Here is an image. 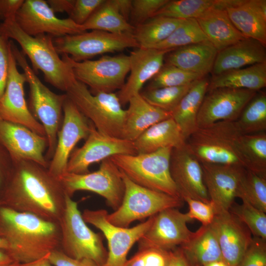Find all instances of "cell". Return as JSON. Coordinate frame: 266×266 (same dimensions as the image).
<instances>
[{
  "label": "cell",
  "instance_id": "obj_34",
  "mask_svg": "<svg viewBox=\"0 0 266 266\" xmlns=\"http://www.w3.org/2000/svg\"><path fill=\"white\" fill-rule=\"evenodd\" d=\"M238 147L244 168L266 178V133L241 134Z\"/></svg>",
  "mask_w": 266,
  "mask_h": 266
},
{
  "label": "cell",
  "instance_id": "obj_52",
  "mask_svg": "<svg viewBox=\"0 0 266 266\" xmlns=\"http://www.w3.org/2000/svg\"><path fill=\"white\" fill-rule=\"evenodd\" d=\"M24 0H0V20L3 21L15 18Z\"/></svg>",
  "mask_w": 266,
  "mask_h": 266
},
{
  "label": "cell",
  "instance_id": "obj_58",
  "mask_svg": "<svg viewBox=\"0 0 266 266\" xmlns=\"http://www.w3.org/2000/svg\"><path fill=\"white\" fill-rule=\"evenodd\" d=\"M202 266H229L223 260L207 263Z\"/></svg>",
  "mask_w": 266,
  "mask_h": 266
},
{
  "label": "cell",
  "instance_id": "obj_5",
  "mask_svg": "<svg viewBox=\"0 0 266 266\" xmlns=\"http://www.w3.org/2000/svg\"><path fill=\"white\" fill-rule=\"evenodd\" d=\"M241 134L235 121H221L198 128L186 140L185 147L200 163L235 165L244 168L238 147Z\"/></svg>",
  "mask_w": 266,
  "mask_h": 266
},
{
  "label": "cell",
  "instance_id": "obj_36",
  "mask_svg": "<svg viewBox=\"0 0 266 266\" xmlns=\"http://www.w3.org/2000/svg\"><path fill=\"white\" fill-rule=\"evenodd\" d=\"M183 20L154 17L135 27L133 35L139 47L153 48L166 39Z\"/></svg>",
  "mask_w": 266,
  "mask_h": 266
},
{
  "label": "cell",
  "instance_id": "obj_40",
  "mask_svg": "<svg viewBox=\"0 0 266 266\" xmlns=\"http://www.w3.org/2000/svg\"><path fill=\"white\" fill-rule=\"evenodd\" d=\"M237 198L266 212V178L245 169Z\"/></svg>",
  "mask_w": 266,
  "mask_h": 266
},
{
  "label": "cell",
  "instance_id": "obj_38",
  "mask_svg": "<svg viewBox=\"0 0 266 266\" xmlns=\"http://www.w3.org/2000/svg\"><path fill=\"white\" fill-rule=\"evenodd\" d=\"M217 0H172L169 1L154 15L186 20L196 19L204 12L216 8Z\"/></svg>",
  "mask_w": 266,
  "mask_h": 266
},
{
  "label": "cell",
  "instance_id": "obj_2",
  "mask_svg": "<svg viewBox=\"0 0 266 266\" xmlns=\"http://www.w3.org/2000/svg\"><path fill=\"white\" fill-rule=\"evenodd\" d=\"M0 237L19 264L30 263L60 248L59 224L0 205Z\"/></svg>",
  "mask_w": 266,
  "mask_h": 266
},
{
  "label": "cell",
  "instance_id": "obj_20",
  "mask_svg": "<svg viewBox=\"0 0 266 266\" xmlns=\"http://www.w3.org/2000/svg\"><path fill=\"white\" fill-rule=\"evenodd\" d=\"M0 145L12 161L25 160L34 162L48 168L49 163L44 152L48 143L46 137L28 128L0 117Z\"/></svg>",
  "mask_w": 266,
  "mask_h": 266
},
{
  "label": "cell",
  "instance_id": "obj_4",
  "mask_svg": "<svg viewBox=\"0 0 266 266\" xmlns=\"http://www.w3.org/2000/svg\"><path fill=\"white\" fill-rule=\"evenodd\" d=\"M9 43L17 64L23 69L29 86L32 113L45 132L48 146L45 156L49 163L55 150L63 121V105L67 96L66 94H57L46 87L30 66L24 53L12 41H9Z\"/></svg>",
  "mask_w": 266,
  "mask_h": 266
},
{
  "label": "cell",
  "instance_id": "obj_29",
  "mask_svg": "<svg viewBox=\"0 0 266 266\" xmlns=\"http://www.w3.org/2000/svg\"><path fill=\"white\" fill-rule=\"evenodd\" d=\"M196 19L218 52L246 38L234 27L226 10L211 9Z\"/></svg>",
  "mask_w": 266,
  "mask_h": 266
},
{
  "label": "cell",
  "instance_id": "obj_37",
  "mask_svg": "<svg viewBox=\"0 0 266 266\" xmlns=\"http://www.w3.org/2000/svg\"><path fill=\"white\" fill-rule=\"evenodd\" d=\"M235 123L241 134L266 132V94H256L245 107Z\"/></svg>",
  "mask_w": 266,
  "mask_h": 266
},
{
  "label": "cell",
  "instance_id": "obj_30",
  "mask_svg": "<svg viewBox=\"0 0 266 266\" xmlns=\"http://www.w3.org/2000/svg\"><path fill=\"white\" fill-rule=\"evenodd\" d=\"M186 139L177 123L171 117L152 126L134 141L137 154L149 153L160 149L185 146Z\"/></svg>",
  "mask_w": 266,
  "mask_h": 266
},
{
  "label": "cell",
  "instance_id": "obj_6",
  "mask_svg": "<svg viewBox=\"0 0 266 266\" xmlns=\"http://www.w3.org/2000/svg\"><path fill=\"white\" fill-rule=\"evenodd\" d=\"M60 249L76 260L89 259L99 266L105 263L108 251L104 246V236L90 229L84 221L77 202L66 194L65 206L59 222Z\"/></svg>",
  "mask_w": 266,
  "mask_h": 266
},
{
  "label": "cell",
  "instance_id": "obj_51",
  "mask_svg": "<svg viewBox=\"0 0 266 266\" xmlns=\"http://www.w3.org/2000/svg\"><path fill=\"white\" fill-rule=\"evenodd\" d=\"M12 165V161L6 151H0V200L4 190Z\"/></svg>",
  "mask_w": 266,
  "mask_h": 266
},
{
  "label": "cell",
  "instance_id": "obj_39",
  "mask_svg": "<svg viewBox=\"0 0 266 266\" xmlns=\"http://www.w3.org/2000/svg\"><path fill=\"white\" fill-rule=\"evenodd\" d=\"M208 40L196 19L184 20L165 40L153 48L172 51L191 44Z\"/></svg>",
  "mask_w": 266,
  "mask_h": 266
},
{
  "label": "cell",
  "instance_id": "obj_42",
  "mask_svg": "<svg viewBox=\"0 0 266 266\" xmlns=\"http://www.w3.org/2000/svg\"><path fill=\"white\" fill-rule=\"evenodd\" d=\"M250 230L253 236L266 240V214L248 202H234L229 211Z\"/></svg>",
  "mask_w": 266,
  "mask_h": 266
},
{
  "label": "cell",
  "instance_id": "obj_43",
  "mask_svg": "<svg viewBox=\"0 0 266 266\" xmlns=\"http://www.w3.org/2000/svg\"><path fill=\"white\" fill-rule=\"evenodd\" d=\"M203 77L165 64L151 80L148 89L184 86Z\"/></svg>",
  "mask_w": 266,
  "mask_h": 266
},
{
  "label": "cell",
  "instance_id": "obj_45",
  "mask_svg": "<svg viewBox=\"0 0 266 266\" xmlns=\"http://www.w3.org/2000/svg\"><path fill=\"white\" fill-rule=\"evenodd\" d=\"M169 0H133L130 15L131 23L134 28L153 17L154 14Z\"/></svg>",
  "mask_w": 266,
  "mask_h": 266
},
{
  "label": "cell",
  "instance_id": "obj_33",
  "mask_svg": "<svg viewBox=\"0 0 266 266\" xmlns=\"http://www.w3.org/2000/svg\"><path fill=\"white\" fill-rule=\"evenodd\" d=\"M266 86V63L231 70L213 76L208 91L218 88L244 89L257 92Z\"/></svg>",
  "mask_w": 266,
  "mask_h": 266
},
{
  "label": "cell",
  "instance_id": "obj_31",
  "mask_svg": "<svg viewBox=\"0 0 266 266\" xmlns=\"http://www.w3.org/2000/svg\"><path fill=\"white\" fill-rule=\"evenodd\" d=\"M209 82L205 76L195 81L171 113V118L180 128L186 140L198 129V115Z\"/></svg>",
  "mask_w": 266,
  "mask_h": 266
},
{
  "label": "cell",
  "instance_id": "obj_55",
  "mask_svg": "<svg viewBox=\"0 0 266 266\" xmlns=\"http://www.w3.org/2000/svg\"><path fill=\"white\" fill-rule=\"evenodd\" d=\"M119 13L128 21L130 17L132 0H110Z\"/></svg>",
  "mask_w": 266,
  "mask_h": 266
},
{
  "label": "cell",
  "instance_id": "obj_18",
  "mask_svg": "<svg viewBox=\"0 0 266 266\" xmlns=\"http://www.w3.org/2000/svg\"><path fill=\"white\" fill-rule=\"evenodd\" d=\"M9 67L5 91L0 99V117L23 125L34 133L45 136L42 125L30 111L26 101L24 86L27 82L24 73L19 72L8 41Z\"/></svg>",
  "mask_w": 266,
  "mask_h": 266
},
{
  "label": "cell",
  "instance_id": "obj_41",
  "mask_svg": "<svg viewBox=\"0 0 266 266\" xmlns=\"http://www.w3.org/2000/svg\"><path fill=\"white\" fill-rule=\"evenodd\" d=\"M194 82L181 86L147 89L140 94L150 104L171 113L192 87Z\"/></svg>",
  "mask_w": 266,
  "mask_h": 266
},
{
  "label": "cell",
  "instance_id": "obj_32",
  "mask_svg": "<svg viewBox=\"0 0 266 266\" xmlns=\"http://www.w3.org/2000/svg\"><path fill=\"white\" fill-rule=\"evenodd\" d=\"M179 247L191 266H202L223 260L217 237L210 225L201 226L188 242Z\"/></svg>",
  "mask_w": 266,
  "mask_h": 266
},
{
  "label": "cell",
  "instance_id": "obj_47",
  "mask_svg": "<svg viewBox=\"0 0 266 266\" xmlns=\"http://www.w3.org/2000/svg\"><path fill=\"white\" fill-rule=\"evenodd\" d=\"M189 206V211L187 213L189 217L197 219L202 224V226L210 225L215 216V212L212 203L186 198L183 199Z\"/></svg>",
  "mask_w": 266,
  "mask_h": 266
},
{
  "label": "cell",
  "instance_id": "obj_9",
  "mask_svg": "<svg viewBox=\"0 0 266 266\" xmlns=\"http://www.w3.org/2000/svg\"><path fill=\"white\" fill-rule=\"evenodd\" d=\"M121 172L125 185L123 199L120 206L113 212L108 213L106 217L112 225L128 228L136 220L183 205L184 200L181 198L138 185Z\"/></svg>",
  "mask_w": 266,
  "mask_h": 266
},
{
  "label": "cell",
  "instance_id": "obj_53",
  "mask_svg": "<svg viewBox=\"0 0 266 266\" xmlns=\"http://www.w3.org/2000/svg\"><path fill=\"white\" fill-rule=\"evenodd\" d=\"M75 0H48L47 2L55 13L56 12H66L70 14Z\"/></svg>",
  "mask_w": 266,
  "mask_h": 266
},
{
  "label": "cell",
  "instance_id": "obj_12",
  "mask_svg": "<svg viewBox=\"0 0 266 266\" xmlns=\"http://www.w3.org/2000/svg\"><path fill=\"white\" fill-rule=\"evenodd\" d=\"M53 43L59 54L67 55L76 62L128 48L139 47L133 33H114L98 30L57 37Z\"/></svg>",
  "mask_w": 266,
  "mask_h": 266
},
{
  "label": "cell",
  "instance_id": "obj_7",
  "mask_svg": "<svg viewBox=\"0 0 266 266\" xmlns=\"http://www.w3.org/2000/svg\"><path fill=\"white\" fill-rule=\"evenodd\" d=\"M172 150L166 147L149 153L116 155L109 158L136 184L181 198L170 172Z\"/></svg>",
  "mask_w": 266,
  "mask_h": 266
},
{
  "label": "cell",
  "instance_id": "obj_19",
  "mask_svg": "<svg viewBox=\"0 0 266 266\" xmlns=\"http://www.w3.org/2000/svg\"><path fill=\"white\" fill-rule=\"evenodd\" d=\"M206 93L198 113V128H204L221 121H236L257 92L218 88Z\"/></svg>",
  "mask_w": 266,
  "mask_h": 266
},
{
  "label": "cell",
  "instance_id": "obj_17",
  "mask_svg": "<svg viewBox=\"0 0 266 266\" xmlns=\"http://www.w3.org/2000/svg\"><path fill=\"white\" fill-rule=\"evenodd\" d=\"M63 110V121L58 133L55 150L48 167L49 172L57 178L66 172L71 153L80 140L87 138L91 126V122L67 97Z\"/></svg>",
  "mask_w": 266,
  "mask_h": 266
},
{
  "label": "cell",
  "instance_id": "obj_27",
  "mask_svg": "<svg viewBox=\"0 0 266 266\" xmlns=\"http://www.w3.org/2000/svg\"><path fill=\"white\" fill-rule=\"evenodd\" d=\"M218 51L208 41L176 48L165 56L166 64L205 76L211 72Z\"/></svg>",
  "mask_w": 266,
  "mask_h": 266
},
{
  "label": "cell",
  "instance_id": "obj_15",
  "mask_svg": "<svg viewBox=\"0 0 266 266\" xmlns=\"http://www.w3.org/2000/svg\"><path fill=\"white\" fill-rule=\"evenodd\" d=\"M177 208H167L154 216L151 225L137 242L138 250L171 251L191 239L194 232L187 226L191 220Z\"/></svg>",
  "mask_w": 266,
  "mask_h": 266
},
{
  "label": "cell",
  "instance_id": "obj_14",
  "mask_svg": "<svg viewBox=\"0 0 266 266\" xmlns=\"http://www.w3.org/2000/svg\"><path fill=\"white\" fill-rule=\"evenodd\" d=\"M137 154L134 143L122 138L103 134L91 122L90 133L84 144L75 148L69 158L66 172L84 174L94 163L116 155Z\"/></svg>",
  "mask_w": 266,
  "mask_h": 266
},
{
  "label": "cell",
  "instance_id": "obj_22",
  "mask_svg": "<svg viewBox=\"0 0 266 266\" xmlns=\"http://www.w3.org/2000/svg\"><path fill=\"white\" fill-rule=\"evenodd\" d=\"M170 172L181 198H186L210 202L204 183L200 163L185 146L172 149L170 159Z\"/></svg>",
  "mask_w": 266,
  "mask_h": 266
},
{
  "label": "cell",
  "instance_id": "obj_1",
  "mask_svg": "<svg viewBox=\"0 0 266 266\" xmlns=\"http://www.w3.org/2000/svg\"><path fill=\"white\" fill-rule=\"evenodd\" d=\"M12 161L0 199L2 205L59 223L65 206L66 194L58 178L48 168L34 162Z\"/></svg>",
  "mask_w": 266,
  "mask_h": 266
},
{
  "label": "cell",
  "instance_id": "obj_59",
  "mask_svg": "<svg viewBox=\"0 0 266 266\" xmlns=\"http://www.w3.org/2000/svg\"><path fill=\"white\" fill-rule=\"evenodd\" d=\"M2 204L3 203L2 201L0 200V205ZM0 249H3L7 251L8 250V246L7 243L1 237H0Z\"/></svg>",
  "mask_w": 266,
  "mask_h": 266
},
{
  "label": "cell",
  "instance_id": "obj_23",
  "mask_svg": "<svg viewBox=\"0 0 266 266\" xmlns=\"http://www.w3.org/2000/svg\"><path fill=\"white\" fill-rule=\"evenodd\" d=\"M210 225L217 237L223 260L229 266H237L252 240L250 230L229 211L215 215Z\"/></svg>",
  "mask_w": 266,
  "mask_h": 266
},
{
  "label": "cell",
  "instance_id": "obj_61",
  "mask_svg": "<svg viewBox=\"0 0 266 266\" xmlns=\"http://www.w3.org/2000/svg\"><path fill=\"white\" fill-rule=\"evenodd\" d=\"M5 150L0 145V151Z\"/></svg>",
  "mask_w": 266,
  "mask_h": 266
},
{
  "label": "cell",
  "instance_id": "obj_26",
  "mask_svg": "<svg viewBox=\"0 0 266 266\" xmlns=\"http://www.w3.org/2000/svg\"><path fill=\"white\" fill-rule=\"evenodd\" d=\"M237 30L244 36L266 45V0H242L226 9Z\"/></svg>",
  "mask_w": 266,
  "mask_h": 266
},
{
  "label": "cell",
  "instance_id": "obj_16",
  "mask_svg": "<svg viewBox=\"0 0 266 266\" xmlns=\"http://www.w3.org/2000/svg\"><path fill=\"white\" fill-rule=\"evenodd\" d=\"M15 20L23 32L33 36L47 34L57 37L86 32L82 25L69 18L56 17L47 1L43 0H24Z\"/></svg>",
  "mask_w": 266,
  "mask_h": 266
},
{
  "label": "cell",
  "instance_id": "obj_10",
  "mask_svg": "<svg viewBox=\"0 0 266 266\" xmlns=\"http://www.w3.org/2000/svg\"><path fill=\"white\" fill-rule=\"evenodd\" d=\"M62 59L70 66L75 78L89 86L93 94L120 90L130 71L129 56L125 55L76 62L63 54Z\"/></svg>",
  "mask_w": 266,
  "mask_h": 266
},
{
  "label": "cell",
  "instance_id": "obj_13",
  "mask_svg": "<svg viewBox=\"0 0 266 266\" xmlns=\"http://www.w3.org/2000/svg\"><path fill=\"white\" fill-rule=\"evenodd\" d=\"M107 214L104 209H85L82 216L87 224L100 230L107 240L108 256L102 266H123L129 251L149 228L155 215L132 228H122L111 224L107 219Z\"/></svg>",
  "mask_w": 266,
  "mask_h": 266
},
{
  "label": "cell",
  "instance_id": "obj_8",
  "mask_svg": "<svg viewBox=\"0 0 266 266\" xmlns=\"http://www.w3.org/2000/svg\"><path fill=\"white\" fill-rule=\"evenodd\" d=\"M66 92L67 98L100 132L121 138L126 110L114 93L93 94L88 87L72 80Z\"/></svg>",
  "mask_w": 266,
  "mask_h": 266
},
{
  "label": "cell",
  "instance_id": "obj_46",
  "mask_svg": "<svg viewBox=\"0 0 266 266\" xmlns=\"http://www.w3.org/2000/svg\"><path fill=\"white\" fill-rule=\"evenodd\" d=\"M237 266H266V240L253 236Z\"/></svg>",
  "mask_w": 266,
  "mask_h": 266
},
{
  "label": "cell",
  "instance_id": "obj_57",
  "mask_svg": "<svg viewBox=\"0 0 266 266\" xmlns=\"http://www.w3.org/2000/svg\"><path fill=\"white\" fill-rule=\"evenodd\" d=\"M48 255L30 263L19 264L18 266H53L48 258Z\"/></svg>",
  "mask_w": 266,
  "mask_h": 266
},
{
  "label": "cell",
  "instance_id": "obj_24",
  "mask_svg": "<svg viewBox=\"0 0 266 266\" xmlns=\"http://www.w3.org/2000/svg\"><path fill=\"white\" fill-rule=\"evenodd\" d=\"M171 51L138 47L129 56L130 75L117 94L122 105L128 103L132 97L141 92L144 84L160 71L166 55Z\"/></svg>",
  "mask_w": 266,
  "mask_h": 266
},
{
  "label": "cell",
  "instance_id": "obj_28",
  "mask_svg": "<svg viewBox=\"0 0 266 266\" xmlns=\"http://www.w3.org/2000/svg\"><path fill=\"white\" fill-rule=\"evenodd\" d=\"M128 103L121 138L131 141L154 124L171 117V113L150 104L140 93L130 98Z\"/></svg>",
  "mask_w": 266,
  "mask_h": 266
},
{
  "label": "cell",
  "instance_id": "obj_21",
  "mask_svg": "<svg viewBox=\"0 0 266 266\" xmlns=\"http://www.w3.org/2000/svg\"><path fill=\"white\" fill-rule=\"evenodd\" d=\"M200 164L204 183L215 214L228 212L237 198L245 168L235 165Z\"/></svg>",
  "mask_w": 266,
  "mask_h": 266
},
{
  "label": "cell",
  "instance_id": "obj_54",
  "mask_svg": "<svg viewBox=\"0 0 266 266\" xmlns=\"http://www.w3.org/2000/svg\"><path fill=\"white\" fill-rule=\"evenodd\" d=\"M167 266H191L186 258L181 248L178 247L171 251Z\"/></svg>",
  "mask_w": 266,
  "mask_h": 266
},
{
  "label": "cell",
  "instance_id": "obj_49",
  "mask_svg": "<svg viewBox=\"0 0 266 266\" xmlns=\"http://www.w3.org/2000/svg\"><path fill=\"white\" fill-rule=\"evenodd\" d=\"M8 40L0 29V99L5 89L8 73Z\"/></svg>",
  "mask_w": 266,
  "mask_h": 266
},
{
  "label": "cell",
  "instance_id": "obj_35",
  "mask_svg": "<svg viewBox=\"0 0 266 266\" xmlns=\"http://www.w3.org/2000/svg\"><path fill=\"white\" fill-rule=\"evenodd\" d=\"M84 30L114 33H133L134 27L117 11L110 0L105 1L82 25Z\"/></svg>",
  "mask_w": 266,
  "mask_h": 266
},
{
  "label": "cell",
  "instance_id": "obj_44",
  "mask_svg": "<svg viewBox=\"0 0 266 266\" xmlns=\"http://www.w3.org/2000/svg\"><path fill=\"white\" fill-rule=\"evenodd\" d=\"M170 253L157 249L138 250L123 266H167Z\"/></svg>",
  "mask_w": 266,
  "mask_h": 266
},
{
  "label": "cell",
  "instance_id": "obj_60",
  "mask_svg": "<svg viewBox=\"0 0 266 266\" xmlns=\"http://www.w3.org/2000/svg\"><path fill=\"white\" fill-rule=\"evenodd\" d=\"M19 265V263H17V262H15L13 264L11 265L10 266H18V265Z\"/></svg>",
  "mask_w": 266,
  "mask_h": 266
},
{
  "label": "cell",
  "instance_id": "obj_11",
  "mask_svg": "<svg viewBox=\"0 0 266 266\" xmlns=\"http://www.w3.org/2000/svg\"><path fill=\"white\" fill-rule=\"evenodd\" d=\"M65 193L72 198L78 191H87L103 197L114 211L121 205L125 185L120 169L109 158L101 162L98 170L84 174L65 172L58 178Z\"/></svg>",
  "mask_w": 266,
  "mask_h": 266
},
{
  "label": "cell",
  "instance_id": "obj_56",
  "mask_svg": "<svg viewBox=\"0 0 266 266\" xmlns=\"http://www.w3.org/2000/svg\"><path fill=\"white\" fill-rule=\"evenodd\" d=\"M16 262L6 250L0 249V266H9Z\"/></svg>",
  "mask_w": 266,
  "mask_h": 266
},
{
  "label": "cell",
  "instance_id": "obj_50",
  "mask_svg": "<svg viewBox=\"0 0 266 266\" xmlns=\"http://www.w3.org/2000/svg\"><path fill=\"white\" fill-rule=\"evenodd\" d=\"M48 258L54 266H99L95 262L89 259L76 260L65 254L60 249L52 252Z\"/></svg>",
  "mask_w": 266,
  "mask_h": 266
},
{
  "label": "cell",
  "instance_id": "obj_25",
  "mask_svg": "<svg viewBox=\"0 0 266 266\" xmlns=\"http://www.w3.org/2000/svg\"><path fill=\"white\" fill-rule=\"evenodd\" d=\"M266 63V46L246 37L218 52L211 71L213 76L247 66Z\"/></svg>",
  "mask_w": 266,
  "mask_h": 266
},
{
  "label": "cell",
  "instance_id": "obj_48",
  "mask_svg": "<svg viewBox=\"0 0 266 266\" xmlns=\"http://www.w3.org/2000/svg\"><path fill=\"white\" fill-rule=\"evenodd\" d=\"M105 0H75L68 15L74 22L83 25Z\"/></svg>",
  "mask_w": 266,
  "mask_h": 266
},
{
  "label": "cell",
  "instance_id": "obj_3",
  "mask_svg": "<svg viewBox=\"0 0 266 266\" xmlns=\"http://www.w3.org/2000/svg\"><path fill=\"white\" fill-rule=\"evenodd\" d=\"M0 29L8 39H13L19 44L24 54L30 60L35 73L41 71L46 81L61 91H66L75 77L68 65L59 57L51 35L41 34L31 36L22 30L15 18L0 24Z\"/></svg>",
  "mask_w": 266,
  "mask_h": 266
}]
</instances>
